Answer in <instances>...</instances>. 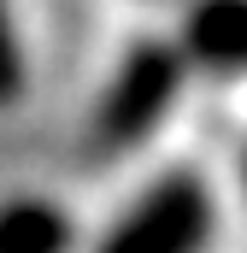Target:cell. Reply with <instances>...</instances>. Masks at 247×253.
<instances>
[{"instance_id":"1","label":"cell","mask_w":247,"mask_h":253,"mask_svg":"<svg viewBox=\"0 0 247 253\" xmlns=\"http://www.w3.org/2000/svg\"><path fill=\"white\" fill-rule=\"evenodd\" d=\"M177 88H183L177 47H165V42L129 47L118 77L100 94V112H94V153H129V147H141L159 129V118L171 112Z\"/></svg>"},{"instance_id":"2","label":"cell","mask_w":247,"mask_h":253,"mask_svg":"<svg viewBox=\"0 0 247 253\" xmlns=\"http://www.w3.org/2000/svg\"><path fill=\"white\" fill-rule=\"evenodd\" d=\"M206 236H212V200L200 177L171 171L124 212V224H112L100 253H200Z\"/></svg>"},{"instance_id":"3","label":"cell","mask_w":247,"mask_h":253,"mask_svg":"<svg viewBox=\"0 0 247 253\" xmlns=\"http://www.w3.org/2000/svg\"><path fill=\"white\" fill-rule=\"evenodd\" d=\"M183 47L206 71H247V0H194Z\"/></svg>"},{"instance_id":"4","label":"cell","mask_w":247,"mask_h":253,"mask_svg":"<svg viewBox=\"0 0 247 253\" xmlns=\"http://www.w3.org/2000/svg\"><path fill=\"white\" fill-rule=\"evenodd\" d=\"M0 253H71V218L53 200H6L0 206Z\"/></svg>"},{"instance_id":"5","label":"cell","mask_w":247,"mask_h":253,"mask_svg":"<svg viewBox=\"0 0 247 253\" xmlns=\"http://www.w3.org/2000/svg\"><path fill=\"white\" fill-rule=\"evenodd\" d=\"M18 94H24V47H18L12 6L0 0V106H12Z\"/></svg>"}]
</instances>
